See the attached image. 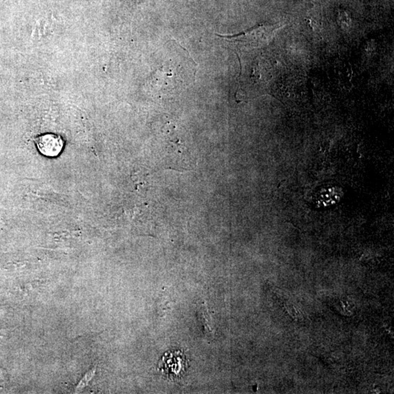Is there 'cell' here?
<instances>
[{"instance_id":"277c9868","label":"cell","mask_w":394,"mask_h":394,"mask_svg":"<svg viewBox=\"0 0 394 394\" xmlns=\"http://www.w3.org/2000/svg\"><path fill=\"white\" fill-rule=\"evenodd\" d=\"M96 367H93L92 370H89V371L86 372V374L84 375V377L82 378L80 382L79 383V385H78L77 388H76V392H79V391L83 389L85 386H87V385L88 384V383H89L93 377H94L95 372H96Z\"/></svg>"},{"instance_id":"5b68a950","label":"cell","mask_w":394,"mask_h":394,"mask_svg":"<svg viewBox=\"0 0 394 394\" xmlns=\"http://www.w3.org/2000/svg\"><path fill=\"white\" fill-rule=\"evenodd\" d=\"M287 309L288 311H289V313L291 315V316H293L294 318L300 319V317H302L301 313L300 312L298 308H296L294 305L287 306Z\"/></svg>"},{"instance_id":"7a4b0ae2","label":"cell","mask_w":394,"mask_h":394,"mask_svg":"<svg viewBox=\"0 0 394 394\" xmlns=\"http://www.w3.org/2000/svg\"><path fill=\"white\" fill-rule=\"evenodd\" d=\"M199 318L202 323V326H203L204 331L205 334H208V336H211L212 337L214 336L215 329L212 325L211 316L208 312V308H207L206 304L204 303L201 306L200 311L199 313Z\"/></svg>"},{"instance_id":"3957f363","label":"cell","mask_w":394,"mask_h":394,"mask_svg":"<svg viewBox=\"0 0 394 394\" xmlns=\"http://www.w3.org/2000/svg\"><path fill=\"white\" fill-rule=\"evenodd\" d=\"M171 356H172V361H173L174 363H172V361L168 359L167 357H164V359H166V361H164L163 367H164L165 370H167L168 372H174L175 375H178L177 373L180 372L183 364L181 362L179 364V363L177 362L180 361V360L183 359V358L181 357V356H180L179 353H174L173 354L171 355Z\"/></svg>"},{"instance_id":"6da1fadb","label":"cell","mask_w":394,"mask_h":394,"mask_svg":"<svg viewBox=\"0 0 394 394\" xmlns=\"http://www.w3.org/2000/svg\"><path fill=\"white\" fill-rule=\"evenodd\" d=\"M36 146L40 154L48 157H57L64 148V141L59 135L46 134L37 137Z\"/></svg>"}]
</instances>
